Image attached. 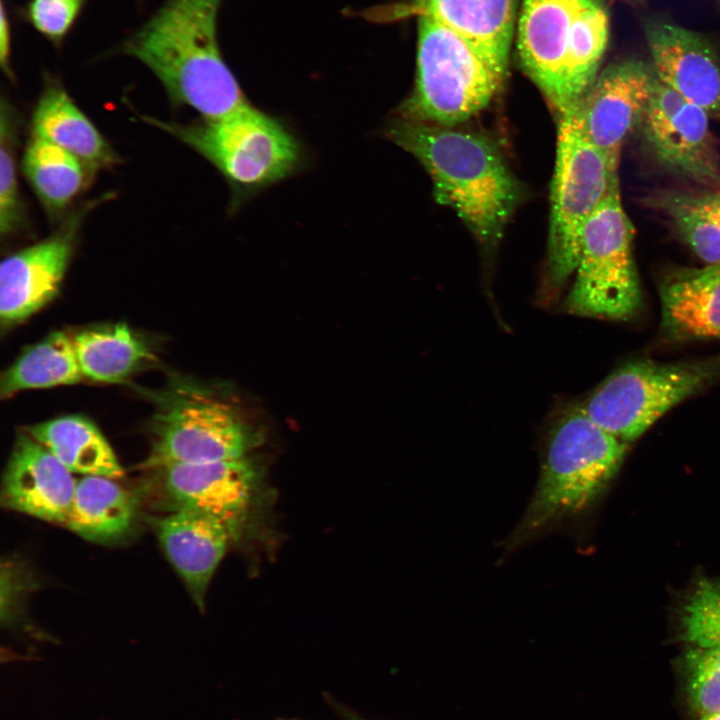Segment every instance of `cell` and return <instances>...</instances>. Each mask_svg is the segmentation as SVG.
Instances as JSON below:
<instances>
[{
	"label": "cell",
	"mask_w": 720,
	"mask_h": 720,
	"mask_svg": "<svg viewBox=\"0 0 720 720\" xmlns=\"http://www.w3.org/2000/svg\"><path fill=\"white\" fill-rule=\"evenodd\" d=\"M608 38L604 0H522L517 24L520 62L558 116L591 88Z\"/></svg>",
	"instance_id": "3957f363"
},
{
	"label": "cell",
	"mask_w": 720,
	"mask_h": 720,
	"mask_svg": "<svg viewBox=\"0 0 720 720\" xmlns=\"http://www.w3.org/2000/svg\"><path fill=\"white\" fill-rule=\"evenodd\" d=\"M579 103L558 116L547 264L551 293L575 273L584 226L618 180L617 170L587 138Z\"/></svg>",
	"instance_id": "52a82bcc"
},
{
	"label": "cell",
	"mask_w": 720,
	"mask_h": 720,
	"mask_svg": "<svg viewBox=\"0 0 720 720\" xmlns=\"http://www.w3.org/2000/svg\"><path fill=\"white\" fill-rule=\"evenodd\" d=\"M135 511L132 496L115 479L83 476L76 483L65 526L88 541L111 542L130 530Z\"/></svg>",
	"instance_id": "7402d4cb"
},
{
	"label": "cell",
	"mask_w": 720,
	"mask_h": 720,
	"mask_svg": "<svg viewBox=\"0 0 720 720\" xmlns=\"http://www.w3.org/2000/svg\"><path fill=\"white\" fill-rule=\"evenodd\" d=\"M71 473L118 479L124 470L97 427L80 416H64L26 429Z\"/></svg>",
	"instance_id": "44dd1931"
},
{
	"label": "cell",
	"mask_w": 720,
	"mask_h": 720,
	"mask_svg": "<svg viewBox=\"0 0 720 720\" xmlns=\"http://www.w3.org/2000/svg\"><path fill=\"white\" fill-rule=\"evenodd\" d=\"M649 202L706 264L720 262V186L657 192Z\"/></svg>",
	"instance_id": "603a6c76"
},
{
	"label": "cell",
	"mask_w": 720,
	"mask_h": 720,
	"mask_svg": "<svg viewBox=\"0 0 720 720\" xmlns=\"http://www.w3.org/2000/svg\"><path fill=\"white\" fill-rule=\"evenodd\" d=\"M627 445L580 405L566 409L548 432L538 483L509 545L519 546L584 510L617 472Z\"/></svg>",
	"instance_id": "277c9868"
},
{
	"label": "cell",
	"mask_w": 720,
	"mask_h": 720,
	"mask_svg": "<svg viewBox=\"0 0 720 720\" xmlns=\"http://www.w3.org/2000/svg\"><path fill=\"white\" fill-rule=\"evenodd\" d=\"M415 84L398 117L458 126L485 109L507 72L462 36L427 17L417 18Z\"/></svg>",
	"instance_id": "5b68a950"
},
{
	"label": "cell",
	"mask_w": 720,
	"mask_h": 720,
	"mask_svg": "<svg viewBox=\"0 0 720 720\" xmlns=\"http://www.w3.org/2000/svg\"><path fill=\"white\" fill-rule=\"evenodd\" d=\"M698 720H720V712L698 717Z\"/></svg>",
	"instance_id": "d6a6232c"
},
{
	"label": "cell",
	"mask_w": 720,
	"mask_h": 720,
	"mask_svg": "<svg viewBox=\"0 0 720 720\" xmlns=\"http://www.w3.org/2000/svg\"><path fill=\"white\" fill-rule=\"evenodd\" d=\"M720 378V354L680 363L634 361L609 375L580 404L598 426L628 444L672 407Z\"/></svg>",
	"instance_id": "9c48e42d"
},
{
	"label": "cell",
	"mask_w": 720,
	"mask_h": 720,
	"mask_svg": "<svg viewBox=\"0 0 720 720\" xmlns=\"http://www.w3.org/2000/svg\"><path fill=\"white\" fill-rule=\"evenodd\" d=\"M161 472L163 490L172 510L210 515L239 537L254 505L260 474L248 456L197 464L171 465Z\"/></svg>",
	"instance_id": "4fadbf2b"
},
{
	"label": "cell",
	"mask_w": 720,
	"mask_h": 720,
	"mask_svg": "<svg viewBox=\"0 0 720 720\" xmlns=\"http://www.w3.org/2000/svg\"><path fill=\"white\" fill-rule=\"evenodd\" d=\"M13 126L10 114L2 104L0 149V232L9 235L24 223L23 206L16 175Z\"/></svg>",
	"instance_id": "f1b7e54d"
},
{
	"label": "cell",
	"mask_w": 720,
	"mask_h": 720,
	"mask_svg": "<svg viewBox=\"0 0 720 720\" xmlns=\"http://www.w3.org/2000/svg\"><path fill=\"white\" fill-rule=\"evenodd\" d=\"M645 33L657 79L720 122V60L712 44L665 22L648 24Z\"/></svg>",
	"instance_id": "9a60e30c"
},
{
	"label": "cell",
	"mask_w": 720,
	"mask_h": 720,
	"mask_svg": "<svg viewBox=\"0 0 720 720\" xmlns=\"http://www.w3.org/2000/svg\"><path fill=\"white\" fill-rule=\"evenodd\" d=\"M147 120L212 163L237 200L289 177L303 161L301 145L292 132L251 104L225 117L188 125Z\"/></svg>",
	"instance_id": "8992f818"
},
{
	"label": "cell",
	"mask_w": 720,
	"mask_h": 720,
	"mask_svg": "<svg viewBox=\"0 0 720 720\" xmlns=\"http://www.w3.org/2000/svg\"><path fill=\"white\" fill-rule=\"evenodd\" d=\"M1 27H0V63L2 70L9 76L11 70V26L7 16L4 1H1Z\"/></svg>",
	"instance_id": "4dcf8cb0"
},
{
	"label": "cell",
	"mask_w": 720,
	"mask_h": 720,
	"mask_svg": "<svg viewBox=\"0 0 720 720\" xmlns=\"http://www.w3.org/2000/svg\"><path fill=\"white\" fill-rule=\"evenodd\" d=\"M33 137L68 152L87 169L112 166L117 156L89 118L57 84L48 85L40 96L31 120Z\"/></svg>",
	"instance_id": "ffe728a7"
},
{
	"label": "cell",
	"mask_w": 720,
	"mask_h": 720,
	"mask_svg": "<svg viewBox=\"0 0 720 720\" xmlns=\"http://www.w3.org/2000/svg\"><path fill=\"white\" fill-rule=\"evenodd\" d=\"M684 691L697 717L720 712V648L691 647L683 660Z\"/></svg>",
	"instance_id": "4316f807"
},
{
	"label": "cell",
	"mask_w": 720,
	"mask_h": 720,
	"mask_svg": "<svg viewBox=\"0 0 720 720\" xmlns=\"http://www.w3.org/2000/svg\"><path fill=\"white\" fill-rule=\"evenodd\" d=\"M222 2L165 0L112 53L143 63L174 104L193 108L203 119L232 114L250 103L219 46Z\"/></svg>",
	"instance_id": "6da1fadb"
},
{
	"label": "cell",
	"mask_w": 720,
	"mask_h": 720,
	"mask_svg": "<svg viewBox=\"0 0 720 720\" xmlns=\"http://www.w3.org/2000/svg\"><path fill=\"white\" fill-rule=\"evenodd\" d=\"M682 638L693 647L720 648V582L700 581L681 615Z\"/></svg>",
	"instance_id": "83f0119b"
},
{
	"label": "cell",
	"mask_w": 720,
	"mask_h": 720,
	"mask_svg": "<svg viewBox=\"0 0 720 720\" xmlns=\"http://www.w3.org/2000/svg\"><path fill=\"white\" fill-rule=\"evenodd\" d=\"M343 717H345L347 720H367L362 717H359L358 715L352 713L351 711L344 710L342 712Z\"/></svg>",
	"instance_id": "1f68e13d"
},
{
	"label": "cell",
	"mask_w": 720,
	"mask_h": 720,
	"mask_svg": "<svg viewBox=\"0 0 720 720\" xmlns=\"http://www.w3.org/2000/svg\"><path fill=\"white\" fill-rule=\"evenodd\" d=\"M85 3L86 0H30L23 16L47 40L60 46Z\"/></svg>",
	"instance_id": "f546056e"
},
{
	"label": "cell",
	"mask_w": 720,
	"mask_h": 720,
	"mask_svg": "<svg viewBox=\"0 0 720 720\" xmlns=\"http://www.w3.org/2000/svg\"><path fill=\"white\" fill-rule=\"evenodd\" d=\"M660 298L662 326L672 338L720 337V262L673 274Z\"/></svg>",
	"instance_id": "d6986e66"
},
{
	"label": "cell",
	"mask_w": 720,
	"mask_h": 720,
	"mask_svg": "<svg viewBox=\"0 0 720 720\" xmlns=\"http://www.w3.org/2000/svg\"><path fill=\"white\" fill-rule=\"evenodd\" d=\"M151 452L144 468L161 469L246 457L256 434L235 409L200 388L180 385L155 414Z\"/></svg>",
	"instance_id": "30bf717a"
},
{
	"label": "cell",
	"mask_w": 720,
	"mask_h": 720,
	"mask_svg": "<svg viewBox=\"0 0 720 720\" xmlns=\"http://www.w3.org/2000/svg\"><path fill=\"white\" fill-rule=\"evenodd\" d=\"M82 377L73 337L54 332L26 350L4 372L0 394L5 398L21 390L71 385Z\"/></svg>",
	"instance_id": "d4e9b609"
},
{
	"label": "cell",
	"mask_w": 720,
	"mask_h": 720,
	"mask_svg": "<svg viewBox=\"0 0 720 720\" xmlns=\"http://www.w3.org/2000/svg\"><path fill=\"white\" fill-rule=\"evenodd\" d=\"M632 240L616 180L582 231L575 280L564 301L567 312L623 320L638 310L641 291Z\"/></svg>",
	"instance_id": "ba28073f"
},
{
	"label": "cell",
	"mask_w": 720,
	"mask_h": 720,
	"mask_svg": "<svg viewBox=\"0 0 720 720\" xmlns=\"http://www.w3.org/2000/svg\"><path fill=\"white\" fill-rule=\"evenodd\" d=\"M160 544L188 587L193 600L204 608L205 595L230 541L235 539L222 521L187 509L172 512L156 522Z\"/></svg>",
	"instance_id": "ac0fdd59"
},
{
	"label": "cell",
	"mask_w": 720,
	"mask_h": 720,
	"mask_svg": "<svg viewBox=\"0 0 720 720\" xmlns=\"http://www.w3.org/2000/svg\"><path fill=\"white\" fill-rule=\"evenodd\" d=\"M656 79L652 66L643 61L616 62L598 74L579 103L587 138L615 170L624 143L640 126Z\"/></svg>",
	"instance_id": "7c38bea8"
},
{
	"label": "cell",
	"mask_w": 720,
	"mask_h": 720,
	"mask_svg": "<svg viewBox=\"0 0 720 720\" xmlns=\"http://www.w3.org/2000/svg\"><path fill=\"white\" fill-rule=\"evenodd\" d=\"M22 168L34 192L50 210L63 209L80 193L88 170L68 152L35 137L25 150Z\"/></svg>",
	"instance_id": "484cf974"
},
{
	"label": "cell",
	"mask_w": 720,
	"mask_h": 720,
	"mask_svg": "<svg viewBox=\"0 0 720 720\" xmlns=\"http://www.w3.org/2000/svg\"><path fill=\"white\" fill-rule=\"evenodd\" d=\"M386 135L429 174L436 201L483 244L495 243L517 206L520 185L490 138L457 126L392 120Z\"/></svg>",
	"instance_id": "7a4b0ae2"
},
{
	"label": "cell",
	"mask_w": 720,
	"mask_h": 720,
	"mask_svg": "<svg viewBox=\"0 0 720 720\" xmlns=\"http://www.w3.org/2000/svg\"><path fill=\"white\" fill-rule=\"evenodd\" d=\"M76 483L72 473L25 431L8 460L1 499L9 509L65 525Z\"/></svg>",
	"instance_id": "2e32d148"
},
{
	"label": "cell",
	"mask_w": 720,
	"mask_h": 720,
	"mask_svg": "<svg viewBox=\"0 0 720 720\" xmlns=\"http://www.w3.org/2000/svg\"><path fill=\"white\" fill-rule=\"evenodd\" d=\"M517 0H406L379 16L430 18L453 30L508 71Z\"/></svg>",
	"instance_id": "e0dca14e"
},
{
	"label": "cell",
	"mask_w": 720,
	"mask_h": 720,
	"mask_svg": "<svg viewBox=\"0 0 720 720\" xmlns=\"http://www.w3.org/2000/svg\"><path fill=\"white\" fill-rule=\"evenodd\" d=\"M82 215L77 213L48 238L6 257L0 266L2 324L20 322L57 293L70 261Z\"/></svg>",
	"instance_id": "5bb4252c"
},
{
	"label": "cell",
	"mask_w": 720,
	"mask_h": 720,
	"mask_svg": "<svg viewBox=\"0 0 720 720\" xmlns=\"http://www.w3.org/2000/svg\"><path fill=\"white\" fill-rule=\"evenodd\" d=\"M710 119L704 109L656 79L638 130L662 168L699 187H719L720 153Z\"/></svg>",
	"instance_id": "8fae6325"
},
{
	"label": "cell",
	"mask_w": 720,
	"mask_h": 720,
	"mask_svg": "<svg viewBox=\"0 0 720 720\" xmlns=\"http://www.w3.org/2000/svg\"><path fill=\"white\" fill-rule=\"evenodd\" d=\"M73 342L83 377L97 382H121L151 358L145 343L123 324L83 330Z\"/></svg>",
	"instance_id": "cb8c5ba5"
}]
</instances>
